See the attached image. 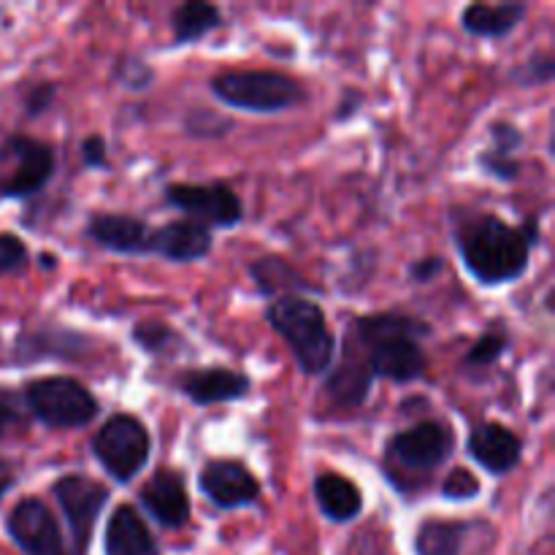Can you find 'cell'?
Instances as JSON below:
<instances>
[{
    "label": "cell",
    "mask_w": 555,
    "mask_h": 555,
    "mask_svg": "<svg viewBox=\"0 0 555 555\" xmlns=\"http://www.w3.org/2000/svg\"><path fill=\"white\" fill-rule=\"evenodd\" d=\"M450 231L466 274L482 287L518 282L531 266V249L540 244V217H526L520 225L502 220L496 211H450Z\"/></svg>",
    "instance_id": "obj_1"
},
{
    "label": "cell",
    "mask_w": 555,
    "mask_h": 555,
    "mask_svg": "<svg viewBox=\"0 0 555 555\" xmlns=\"http://www.w3.org/2000/svg\"><path fill=\"white\" fill-rule=\"evenodd\" d=\"M431 334V325L406 312H374L356 318L345 345L356 347L363 356L352 352L366 363L374 379H388L396 385H410L426 377L428 356L421 339Z\"/></svg>",
    "instance_id": "obj_2"
},
{
    "label": "cell",
    "mask_w": 555,
    "mask_h": 555,
    "mask_svg": "<svg viewBox=\"0 0 555 555\" xmlns=\"http://www.w3.org/2000/svg\"><path fill=\"white\" fill-rule=\"evenodd\" d=\"M266 323L291 347L304 377L328 374L336 363L339 339L331 331L325 309L307 296H282L266 304Z\"/></svg>",
    "instance_id": "obj_3"
},
{
    "label": "cell",
    "mask_w": 555,
    "mask_h": 555,
    "mask_svg": "<svg viewBox=\"0 0 555 555\" xmlns=\"http://www.w3.org/2000/svg\"><path fill=\"white\" fill-rule=\"evenodd\" d=\"M455 450V431L442 421H417L385 442L383 472L401 496L423 491Z\"/></svg>",
    "instance_id": "obj_4"
},
{
    "label": "cell",
    "mask_w": 555,
    "mask_h": 555,
    "mask_svg": "<svg viewBox=\"0 0 555 555\" xmlns=\"http://www.w3.org/2000/svg\"><path fill=\"white\" fill-rule=\"evenodd\" d=\"M209 92L222 106L249 114H280L304 106L309 90L296 76L269 68H228L209 79Z\"/></svg>",
    "instance_id": "obj_5"
},
{
    "label": "cell",
    "mask_w": 555,
    "mask_h": 555,
    "mask_svg": "<svg viewBox=\"0 0 555 555\" xmlns=\"http://www.w3.org/2000/svg\"><path fill=\"white\" fill-rule=\"evenodd\" d=\"M22 404L36 423L52 431H76L101 415V401L85 383L65 374L36 377L22 388Z\"/></svg>",
    "instance_id": "obj_6"
},
{
    "label": "cell",
    "mask_w": 555,
    "mask_h": 555,
    "mask_svg": "<svg viewBox=\"0 0 555 555\" xmlns=\"http://www.w3.org/2000/svg\"><path fill=\"white\" fill-rule=\"evenodd\" d=\"M90 450L101 469L119 486H128L144 472L152 455V434L128 412L106 417L90 439Z\"/></svg>",
    "instance_id": "obj_7"
},
{
    "label": "cell",
    "mask_w": 555,
    "mask_h": 555,
    "mask_svg": "<svg viewBox=\"0 0 555 555\" xmlns=\"http://www.w3.org/2000/svg\"><path fill=\"white\" fill-rule=\"evenodd\" d=\"M0 160L11 163L9 177L0 179V198L9 201L36 198L57 173L54 146L25 133L5 135L0 144Z\"/></svg>",
    "instance_id": "obj_8"
},
{
    "label": "cell",
    "mask_w": 555,
    "mask_h": 555,
    "mask_svg": "<svg viewBox=\"0 0 555 555\" xmlns=\"http://www.w3.org/2000/svg\"><path fill=\"white\" fill-rule=\"evenodd\" d=\"M49 491H52V499L57 502L60 513H63L65 524H68L70 555H87L90 553L92 537H95L98 518L106 509L112 493H108L103 482L79 475V472L63 475L57 482H52Z\"/></svg>",
    "instance_id": "obj_9"
},
{
    "label": "cell",
    "mask_w": 555,
    "mask_h": 555,
    "mask_svg": "<svg viewBox=\"0 0 555 555\" xmlns=\"http://www.w3.org/2000/svg\"><path fill=\"white\" fill-rule=\"evenodd\" d=\"M163 204L209 231L236 228L244 220V204L228 182H171L163 188Z\"/></svg>",
    "instance_id": "obj_10"
},
{
    "label": "cell",
    "mask_w": 555,
    "mask_h": 555,
    "mask_svg": "<svg viewBox=\"0 0 555 555\" xmlns=\"http://www.w3.org/2000/svg\"><path fill=\"white\" fill-rule=\"evenodd\" d=\"M5 531L25 555H70L57 518L38 496H25L14 504L5 518Z\"/></svg>",
    "instance_id": "obj_11"
},
{
    "label": "cell",
    "mask_w": 555,
    "mask_h": 555,
    "mask_svg": "<svg viewBox=\"0 0 555 555\" xmlns=\"http://www.w3.org/2000/svg\"><path fill=\"white\" fill-rule=\"evenodd\" d=\"M198 491L209 499L211 507L247 509L255 507L263 496V486L258 477L236 459H209L198 472Z\"/></svg>",
    "instance_id": "obj_12"
},
{
    "label": "cell",
    "mask_w": 555,
    "mask_h": 555,
    "mask_svg": "<svg viewBox=\"0 0 555 555\" xmlns=\"http://www.w3.org/2000/svg\"><path fill=\"white\" fill-rule=\"evenodd\" d=\"M139 504L160 529L168 531L184 529L193 515V502H190L184 477L171 466H160L152 472L150 480L141 486Z\"/></svg>",
    "instance_id": "obj_13"
},
{
    "label": "cell",
    "mask_w": 555,
    "mask_h": 555,
    "mask_svg": "<svg viewBox=\"0 0 555 555\" xmlns=\"http://www.w3.org/2000/svg\"><path fill=\"white\" fill-rule=\"evenodd\" d=\"M95 350V341L87 334H79L65 325H30L20 334L14 345L16 363H36V361H68L76 363Z\"/></svg>",
    "instance_id": "obj_14"
},
{
    "label": "cell",
    "mask_w": 555,
    "mask_h": 555,
    "mask_svg": "<svg viewBox=\"0 0 555 555\" xmlns=\"http://www.w3.org/2000/svg\"><path fill=\"white\" fill-rule=\"evenodd\" d=\"M177 390L193 406H215L247 399L253 377L231 366L188 369L177 377Z\"/></svg>",
    "instance_id": "obj_15"
},
{
    "label": "cell",
    "mask_w": 555,
    "mask_h": 555,
    "mask_svg": "<svg viewBox=\"0 0 555 555\" xmlns=\"http://www.w3.org/2000/svg\"><path fill=\"white\" fill-rule=\"evenodd\" d=\"M152 228L146 220L135 215H119V211H92L87 220V238L101 249L122 258H144L150 255Z\"/></svg>",
    "instance_id": "obj_16"
},
{
    "label": "cell",
    "mask_w": 555,
    "mask_h": 555,
    "mask_svg": "<svg viewBox=\"0 0 555 555\" xmlns=\"http://www.w3.org/2000/svg\"><path fill=\"white\" fill-rule=\"evenodd\" d=\"M466 453L491 477H507L524 459V439L504 423L482 421L469 431Z\"/></svg>",
    "instance_id": "obj_17"
},
{
    "label": "cell",
    "mask_w": 555,
    "mask_h": 555,
    "mask_svg": "<svg viewBox=\"0 0 555 555\" xmlns=\"http://www.w3.org/2000/svg\"><path fill=\"white\" fill-rule=\"evenodd\" d=\"M211 249H215V233L188 217L152 228L150 255L166 263H198L209 258Z\"/></svg>",
    "instance_id": "obj_18"
},
{
    "label": "cell",
    "mask_w": 555,
    "mask_h": 555,
    "mask_svg": "<svg viewBox=\"0 0 555 555\" xmlns=\"http://www.w3.org/2000/svg\"><path fill=\"white\" fill-rule=\"evenodd\" d=\"M103 555H163V547L133 504H117L103 531Z\"/></svg>",
    "instance_id": "obj_19"
},
{
    "label": "cell",
    "mask_w": 555,
    "mask_h": 555,
    "mask_svg": "<svg viewBox=\"0 0 555 555\" xmlns=\"http://www.w3.org/2000/svg\"><path fill=\"white\" fill-rule=\"evenodd\" d=\"M312 496L320 515L331 524H352L363 513V493L341 472H320L312 482Z\"/></svg>",
    "instance_id": "obj_20"
},
{
    "label": "cell",
    "mask_w": 555,
    "mask_h": 555,
    "mask_svg": "<svg viewBox=\"0 0 555 555\" xmlns=\"http://www.w3.org/2000/svg\"><path fill=\"white\" fill-rule=\"evenodd\" d=\"M247 274L253 280L255 291L263 298L274 301L282 296H304V293H314V282H309L291 260L282 255H263L258 260H249Z\"/></svg>",
    "instance_id": "obj_21"
},
{
    "label": "cell",
    "mask_w": 555,
    "mask_h": 555,
    "mask_svg": "<svg viewBox=\"0 0 555 555\" xmlns=\"http://www.w3.org/2000/svg\"><path fill=\"white\" fill-rule=\"evenodd\" d=\"M526 14H529V5L515 3V0L513 3H469L461 11V27L472 38L499 41L518 30Z\"/></svg>",
    "instance_id": "obj_22"
},
{
    "label": "cell",
    "mask_w": 555,
    "mask_h": 555,
    "mask_svg": "<svg viewBox=\"0 0 555 555\" xmlns=\"http://www.w3.org/2000/svg\"><path fill=\"white\" fill-rule=\"evenodd\" d=\"M372 385L374 377L366 369V363L358 356H352V352H345V361L339 366L336 363L331 366L323 390L339 410H361L369 401Z\"/></svg>",
    "instance_id": "obj_23"
},
{
    "label": "cell",
    "mask_w": 555,
    "mask_h": 555,
    "mask_svg": "<svg viewBox=\"0 0 555 555\" xmlns=\"http://www.w3.org/2000/svg\"><path fill=\"white\" fill-rule=\"evenodd\" d=\"M475 524L461 518H426L415 529L412 551L415 555H464Z\"/></svg>",
    "instance_id": "obj_24"
},
{
    "label": "cell",
    "mask_w": 555,
    "mask_h": 555,
    "mask_svg": "<svg viewBox=\"0 0 555 555\" xmlns=\"http://www.w3.org/2000/svg\"><path fill=\"white\" fill-rule=\"evenodd\" d=\"M225 27V16H222L220 5L206 3V0H188L179 3L171 14V36L173 47H190L198 43L201 38L211 36V33Z\"/></svg>",
    "instance_id": "obj_25"
},
{
    "label": "cell",
    "mask_w": 555,
    "mask_h": 555,
    "mask_svg": "<svg viewBox=\"0 0 555 555\" xmlns=\"http://www.w3.org/2000/svg\"><path fill=\"white\" fill-rule=\"evenodd\" d=\"M130 339L141 352L155 358H173L188 350V339L173 325L160 323V320H139L130 328Z\"/></svg>",
    "instance_id": "obj_26"
},
{
    "label": "cell",
    "mask_w": 555,
    "mask_h": 555,
    "mask_svg": "<svg viewBox=\"0 0 555 555\" xmlns=\"http://www.w3.org/2000/svg\"><path fill=\"white\" fill-rule=\"evenodd\" d=\"M509 350V331L502 323H496L493 328L482 331L475 339V345L469 347V352L461 361L464 372H482V369H491L507 356Z\"/></svg>",
    "instance_id": "obj_27"
},
{
    "label": "cell",
    "mask_w": 555,
    "mask_h": 555,
    "mask_svg": "<svg viewBox=\"0 0 555 555\" xmlns=\"http://www.w3.org/2000/svg\"><path fill=\"white\" fill-rule=\"evenodd\" d=\"M182 128L190 139L215 141V139H225V135L231 133L233 119L225 117V114L215 112V108L193 106V108H188V114H184Z\"/></svg>",
    "instance_id": "obj_28"
},
{
    "label": "cell",
    "mask_w": 555,
    "mask_h": 555,
    "mask_svg": "<svg viewBox=\"0 0 555 555\" xmlns=\"http://www.w3.org/2000/svg\"><path fill=\"white\" fill-rule=\"evenodd\" d=\"M555 79V57L547 49H537L520 65L509 70V81H515L524 90H534V87H545Z\"/></svg>",
    "instance_id": "obj_29"
},
{
    "label": "cell",
    "mask_w": 555,
    "mask_h": 555,
    "mask_svg": "<svg viewBox=\"0 0 555 555\" xmlns=\"http://www.w3.org/2000/svg\"><path fill=\"white\" fill-rule=\"evenodd\" d=\"M155 76V68H152L144 57H139V54H122V57L117 60V65H114V79L130 92L150 90Z\"/></svg>",
    "instance_id": "obj_30"
},
{
    "label": "cell",
    "mask_w": 555,
    "mask_h": 555,
    "mask_svg": "<svg viewBox=\"0 0 555 555\" xmlns=\"http://www.w3.org/2000/svg\"><path fill=\"white\" fill-rule=\"evenodd\" d=\"M482 493L480 477L472 469H464V466H455V469L448 472V477L442 480V496L448 502H475Z\"/></svg>",
    "instance_id": "obj_31"
},
{
    "label": "cell",
    "mask_w": 555,
    "mask_h": 555,
    "mask_svg": "<svg viewBox=\"0 0 555 555\" xmlns=\"http://www.w3.org/2000/svg\"><path fill=\"white\" fill-rule=\"evenodd\" d=\"M30 263V249L16 233L0 231V276L20 274Z\"/></svg>",
    "instance_id": "obj_32"
},
{
    "label": "cell",
    "mask_w": 555,
    "mask_h": 555,
    "mask_svg": "<svg viewBox=\"0 0 555 555\" xmlns=\"http://www.w3.org/2000/svg\"><path fill=\"white\" fill-rule=\"evenodd\" d=\"M477 168H480L486 177L509 184L520 177V171H524V163H520L518 157H502L491 150H482L480 155H477Z\"/></svg>",
    "instance_id": "obj_33"
},
{
    "label": "cell",
    "mask_w": 555,
    "mask_h": 555,
    "mask_svg": "<svg viewBox=\"0 0 555 555\" xmlns=\"http://www.w3.org/2000/svg\"><path fill=\"white\" fill-rule=\"evenodd\" d=\"M488 135H491V146L488 150L502 157H515V152H520V146L526 141L524 130L515 122H507V119H496V122L488 125Z\"/></svg>",
    "instance_id": "obj_34"
},
{
    "label": "cell",
    "mask_w": 555,
    "mask_h": 555,
    "mask_svg": "<svg viewBox=\"0 0 555 555\" xmlns=\"http://www.w3.org/2000/svg\"><path fill=\"white\" fill-rule=\"evenodd\" d=\"M60 87L54 81H36L27 87L25 98H22V108H25L27 119H38L52 108L54 98H57Z\"/></svg>",
    "instance_id": "obj_35"
},
{
    "label": "cell",
    "mask_w": 555,
    "mask_h": 555,
    "mask_svg": "<svg viewBox=\"0 0 555 555\" xmlns=\"http://www.w3.org/2000/svg\"><path fill=\"white\" fill-rule=\"evenodd\" d=\"M79 157H81V168L87 171H106L108 168V141L106 135L101 133H90L81 139L79 144Z\"/></svg>",
    "instance_id": "obj_36"
},
{
    "label": "cell",
    "mask_w": 555,
    "mask_h": 555,
    "mask_svg": "<svg viewBox=\"0 0 555 555\" xmlns=\"http://www.w3.org/2000/svg\"><path fill=\"white\" fill-rule=\"evenodd\" d=\"M444 269H448V260H444V255H426V258L412 260L410 269H406V274H410V280L417 282V285H426V282H434L437 276H442Z\"/></svg>",
    "instance_id": "obj_37"
},
{
    "label": "cell",
    "mask_w": 555,
    "mask_h": 555,
    "mask_svg": "<svg viewBox=\"0 0 555 555\" xmlns=\"http://www.w3.org/2000/svg\"><path fill=\"white\" fill-rule=\"evenodd\" d=\"M22 421V399L11 388L0 385V439Z\"/></svg>",
    "instance_id": "obj_38"
},
{
    "label": "cell",
    "mask_w": 555,
    "mask_h": 555,
    "mask_svg": "<svg viewBox=\"0 0 555 555\" xmlns=\"http://www.w3.org/2000/svg\"><path fill=\"white\" fill-rule=\"evenodd\" d=\"M363 103H366V95H363L358 87H345L339 95V101H336L334 122H350L352 117H358V114H361Z\"/></svg>",
    "instance_id": "obj_39"
},
{
    "label": "cell",
    "mask_w": 555,
    "mask_h": 555,
    "mask_svg": "<svg viewBox=\"0 0 555 555\" xmlns=\"http://www.w3.org/2000/svg\"><path fill=\"white\" fill-rule=\"evenodd\" d=\"M14 486H16V469L9 464V461L0 459V499H3L9 491H14Z\"/></svg>",
    "instance_id": "obj_40"
},
{
    "label": "cell",
    "mask_w": 555,
    "mask_h": 555,
    "mask_svg": "<svg viewBox=\"0 0 555 555\" xmlns=\"http://www.w3.org/2000/svg\"><path fill=\"white\" fill-rule=\"evenodd\" d=\"M38 266H41L43 271H52V269H57V258H54L52 253H41L38 255Z\"/></svg>",
    "instance_id": "obj_41"
}]
</instances>
